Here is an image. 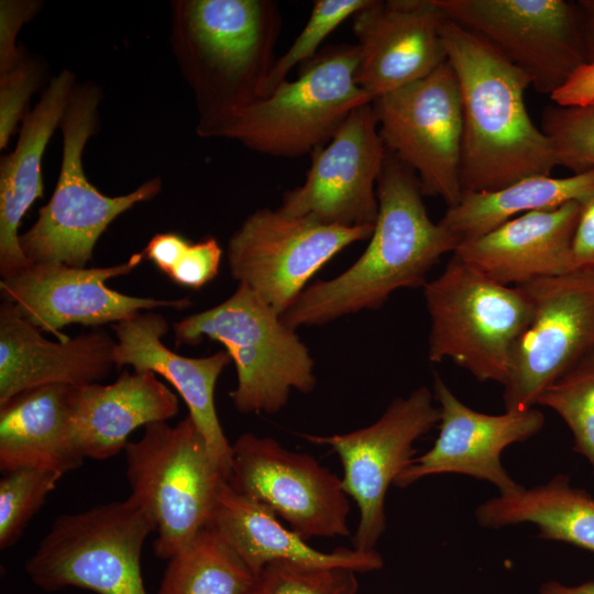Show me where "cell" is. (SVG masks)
<instances>
[{"instance_id": "83f0119b", "label": "cell", "mask_w": 594, "mask_h": 594, "mask_svg": "<svg viewBox=\"0 0 594 594\" xmlns=\"http://www.w3.org/2000/svg\"><path fill=\"white\" fill-rule=\"evenodd\" d=\"M593 196L594 168L560 178L530 176L497 190L463 193L457 205L447 208L440 222L462 243L521 215L570 201L583 205Z\"/></svg>"}, {"instance_id": "e575fe53", "label": "cell", "mask_w": 594, "mask_h": 594, "mask_svg": "<svg viewBox=\"0 0 594 594\" xmlns=\"http://www.w3.org/2000/svg\"><path fill=\"white\" fill-rule=\"evenodd\" d=\"M356 571L342 566L276 561L258 579L265 594H358Z\"/></svg>"}, {"instance_id": "f1b7e54d", "label": "cell", "mask_w": 594, "mask_h": 594, "mask_svg": "<svg viewBox=\"0 0 594 594\" xmlns=\"http://www.w3.org/2000/svg\"><path fill=\"white\" fill-rule=\"evenodd\" d=\"M257 581L235 551L207 526L168 559L158 594H246Z\"/></svg>"}, {"instance_id": "f35d334b", "label": "cell", "mask_w": 594, "mask_h": 594, "mask_svg": "<svg viewBox=\"0 0 594 594\" xmlns=\"http://www.w3.org/2000/svg\"><path fill=\"white\" fill-rule=\"evenodd\" d=\"M573 261L576 270L594 268V196L581 207L573 239Z\"/></svg>"}, {"instance_id": "30bf717a", "label": "cell", "mask_w": 594, "mask_h": 594, "mask_svg": "<svg viewBox=\"0 0 594 594\" xmlns=\"http://www.w3.org/2000/svg\"><path fill=\"white\" fill-rule=\"evenodd\" d=\"M378 133L388 153L417 176L422 195L448 207L462 195V103L451 65L372 101Z\"/></svg>"}, {"instance_id": "ba28073f", "label": "cell", "mask_w": 594, "mask_h": 594, "mask_svg": "<svg viewBox=\"0 0 594 594\" xmlns=\"http://www.w3.org/2000/svg\"><path fill=\"white\" fill-rule=\"evenodd\" d=\"M101 91L94 82L77 84L59 128L63 155L58 179L48 202L33 226L20 235V245L33 263L85 267L109 224L135 205L153 199L162 189L158 177L133 191L107 196L86 177L82 152L95 133Z\"/></svg>"}, {"instance_id": "9c48e42d", "label": "cell", "mask_w": 594, "mask_h": 594, "mask_svg": "<svg viewBox=\"0 0 594 594\" xmlns=\"http://www.w3.org/2000/svg\"><path fill=\"white\" fill-rule=\"evenodd\" d=\"M151 516L130 496L58 516L25 561L44 591L79 587L98 594H147L141 574Z\"/></svg>"}, {"instance_id": "d6986e66", "label": "cell", "mask_w": 594, "mask_h": 594, "mask_svg": "<svg viewBox=\"0 0 594 594\" xmlns=\"http://www.w3.org/2000/svg\"><path fill=\"white\" fill-rule=\"evenodd\" d=\"M352 18L355 81L373 99L447 62L440 32L444 15L435 0H370Z\"/></svg>"}, {"instance_id": "4fadbf2b", "label": "cell", "mask_w": 594, "mask_h": 594, "mask_svg": "<svg viewBox=\"0 0 594 594\" xmlns=\"http://www.w3.org/2000/svg\"><path fill=\"white\" fill-rule=\"evenodd\" d=\"M373 230L258 209L229 240L230 273L283 316L321 267L351 244L370 239Z\"/></svg>"}, {"instance_id": "277c9868", "label": "cell", "mask_w": 594, "mask_h": 594, "mask_svg": "<svg viewBox=\"0 0 594 594\" xmlns=\"http://www.w3.org/2000/svg\"><path fill=\"white\" fill-rule=\"evenodd\" d=\"M177 344L205 338L221 343L234 362L238 385L230 392L242 414L279 411L293 389L310 393L315 362L295 329L256 293L239 284L224 301L173 323Z\"/></svg>"}, {"instance_id": "52a82bcc", "label": "cell", "mask_w": 594, "mask_h": 594, "mask_svg": "<svg viewBox=\"0 0 594 594\" xmlns=\"http://www.w3.org/2000/svg\"><path fill=\"white\" fill-rule=\"evenodd\" d=\"M124 452L130 497L155 524L154 553L168 560L208 526L228 479L189 415L145 426Z\"/></svg>"}, {"instance_id": "6da1fadb", "label": "cell", "mask_w": 594, "mask_h": 594, "mask_svg": "<svg viewBox=\"0 0 594 594\" xmlns=\"http://www.w3.org/2000/svg\"><path fill=\"white\" fill-rule=\"evenodd\" d=\"M378 213L362 255L340 275L307 286L282 316L293 329L323 326L382 307L403 288L424 287L460 240L426 210L416 174L387 152L377 180Z\"/></svg>"}, {"instance_id": "4dcf8cb0", "label": "cell", "mask_w": 594, "mask_h": 594, "mask_svg": "<svg viewBox=\"0 0 594 594\" xmlns=\"http://www.w3.org/2000/svg\"><path fill=\"white\" fill-rule=\"evenodd\" d=\"M536 405L564 420L574 439L573 450L586 458L594 474V360L544 388Z\"/></svg>"}, {"instance_id": "d590c367", "label": "cell", "mask_w": 594, "mask_h": 594, "mask_svg": "<svg viewBox=\"0 0 594 594\" xmlns=\"http://www.w3.org/2000/svg\"><path fill=\"white\" fill-rule=\"evenodd\" d=\"M37 58L23 57L9 70L0 74V148L7 147L18 122L25 117L28 102L42 80Z\"/></svg>"}, {"instance_id": "d6a6232c", "label": "cell", "mask_w": 594, "mask_h": 594, "mask_svg": "<svg viewBox=\"0 0 594 594\" xmlns=\"http://www.w3.org/2000/svg\"><path fill=\"white\" fill-rule=\"evenodd\" d=\"M540 129L550 139L559 165L573 174L594 168V102L549 105L542 111Z\"/></svg>"}, {"instance_id": "8fae6325", "label": "cell", "mask_w": 594, "mask_h": 594, "mask_svg": "<svg viewBox=\"0 0 594 594\" xmlns=\"http://www.w3.org/2000/svg\"><path fill=\"white\" fill-rule=\"evenodd\" d=\"M444 16L477 34L549 97L586 64L580 6L566 0H435Z\"/></svg>"}, {"instance_id": "74e56055", "label": "cell", "mask_w": 594, "mask_h": 594, "mask_svg": "<svg viewBox=\"0 0 594 594\" xmlns=\"http://www.w3.org/2000/svg\"><path fill=\"white\" fill-rule=\"evenodd\" d=\"M550 99L561 107L594 102V63H586L579 67L565 84L550 96Z\"/></svg>"}, {"instance_id": "d4e9b609", "label": "cell", "mask_w": 594, "mask_h": 594, "mask_svg": "<svg viewBox=\"0 0 594 594\" xmlns=\"http://www.w3.org/2000/svg\"><path fill=\"white\" fill-rule=\"evenodd\" d=\"M69 385H45L0 405V470L38 468L63 475L86 459L73 427Z\"/></svg>"}, {"instance_id": "e0dca14e", "label": "cell", "mask_w": 594, "mask_h": 594, "mask_svg": "<svg viewBox=\"0 0 594 594\" xmlns=\"http://www.w3.org/2000/svg\"><path fill=\"white\" fill-rule=\"evenodd\" d=\"M143 257L139 252L123 263L89 268L32 263L14 275L1 278V298L31 324L53 333L57 340L68 338L61 330L72 323L97 327L155 308H188L191 305L188 298L136 297L106 285L109 278L131 273Z\"/></svg>"}, {"instance_id": "7c38bea8", "label": "cell", "mask_w": 594, "mask_h": 594, "mask_svg": "<svg viewBox=\"0 0 594 594\" xmlns=\"http://www.w3.org/2000/svg\"><path fill=\"white\" fill-rule=\"evenodd\" d=\"M532 316L504 385L506 411L536 406L544 388L594 360V268L521 285Z\"/></svg>"}, {"instance_id": "2e32d148", "label": "cell", "mask_w": 594, "mask_h": 594, "mask_svg": "<svg viewBox=\"0 0 594 594\" xmlns=\"http://www.w3.org/2000/svg\"><path fill=\"white\" fill-rule=\"evenodd\" d=\"M386 154L372 102L354 109L333 138L310 154L305 182L285 191L278 209L331 226H374Z\"/></svg>"}, {"instance_id": "b9f144b4", "label": "cell", "mask_w": 594, "mask_h": 594, "mask_svg": "<svg viewBox=\"0 0 594 594\" xmlns=\"http://www.w3.org/2000/svg\"><path fill=\"white\" fill-rule=\"evenodd\" d=\"M246 594H265L264 587H263L260 579H258L257 583L255 584V586L250 592H248Z\"/></svg>"}, {"instance_id": "ac0fdd59", "label": "cell", "mask_w": 594, "mask_h": 594, "mask_svg": "<svg viewBox=\"0 0 594 594\" xmlns=\"http://www.w3.org/2000/svg\"><path fill=\"white\" fill-rule=\"evenodd\" d=\"M433 397L440 409L438 438L429 451L413 458L394 484L405 487L425 476L457 473L486 480L501 494L520 490L503 468L501 454L509 444L538 433L543 414L535 407L501 415L480 413L463 404L437 373Z\"/></svg>"}, {"instance_id": "ab89813d", "label": "cell", "mask_w": 594, "mask_h": 594, "mask_svg": "<svg viewBox=\"0 0 594 594\" xmlns=\"http://www.w3.org/2000/svg\"><path fill=\"white\" fill-rule=\"evenodd\" d=\"M583 22V34L587 63H594V0L578 1Z\"/></svg>"}, {"instance_id": "603a6c76", "label": "cell", "mask_w": 594, "mask_h": 594, "mask_svg": "<svg viewBox=\"0 0 594 594\" xmlns=\"http://www.w3.org/2000/svg\"><path fill=\"white\" fill-rule=\"evenodd\" d=\"M76 75L63 69L54 76L40 101L28 111L14 150L0 162V274L9 277L31 262L20 245L19 226L38 198L43 197L42 158L55 129L61 124Z\"/></svg>"}, {"instance_id": "7402d4cb", "label": "cell", "mask_w": 594, "mask_h": 594, "mask_svg": "<svg viewBox=\"0 0 594 594\" xmlns=\"http://www.w3.org/2000/svg\"><path fill=\"white\" fill-rule=\"evenodd\" d=\"M117 342L95 331L52 342L8 302L0 306V405L45 385L99 383L114 365Z\"/></svg>"}, {"instance_id": "8992f818", "label": "cell", "mask_w": 594, "mask_h": 594, "mask_svg": "<svg viewBox=\"0 0 594 594\" xmlns=\"http://www.w3.org/2000/svg\"><path fill=\"white\" fill-rule=\"evenodd\" d=\"M355 44L328 47L305 63L295 80L242 108L209 138L234 140L255 152L300 157L326 145L346 117L373 98L355 81Z\"/></svg>"}, {"instance_id": "44dd1931", "label": "cell", "mask_w": 594, "mask_h": 594, "mask_svg": "<svg viewBox=\"0 0 594 594\" xmlns=\"http://www.w3.org/2000/svg\"><path fill=\"white\" fill-rule=\"evenodd\" d=\"M582 205L516 217L486 234L459 244L454 255L493 280L521 286L575 271L573 239Z\"/></svg>"}, {"instance_id": "3957f363", "label": "cell", "mask_w": 594, "mask_h": 594, "mask_svg": "<svg viewBox=\"0 0 594 594\" xmlns=\"http://www.w3.org/2000/svg\"><path fill=\"white\" fill-rule=\"evenodd\" d=\"M170 44L198 112L196 131H212L263 98L280 32L278 6L268 0H176Z\"/></svg>"}, {"instance_id": "f546056e", "label": "cell", "mask_w": 594, "mask_h": 594, "mask_svg": "<svg viewBox=\"0 0 594 594\" xmlns=\"http://www.w3.org/2000/svg\"><path fill=\"white\" fill-rule=\"evenodd\" d=\"M142 254L175 284L199 289L218 275L222 249L211 237L193 243L165 232L153 235Z\"/></svg>"}, {"instance_id": "836d02e7", "label": "cell", "mask_w": 594, "mask_h": 594, "mask_svg": "<svg viewBox=\"0 0 594 594\" xmlns=\"http://www.w3.org/2000/svg\"><path fill=\"white\" fill-rule=\"evenodd\" d=\"M369 2L370 0L315 1L306 25L289 48L275 61L267 77L263 97L287 80V75L295 66L304 65L314 58L328 35Z\"/></svg>"}, {"instance_id": "5bb4252c", "label": "cell", "mask_w": 594, "mask_h": 594, "mask_svg": "<svg viewBox=\"0 0 594 594\" xmlns=\"http://www.w3.org/2000/svg\"><path fill=\"white\" fill-rule=\"evenodd\" d=\"M231 447L228 484L235 493L270 508L304 540L350 535L342 481L314 457L251 432Z\"/></svg>"}, {"instance_id": "484cf974", "label": "cell", "mask_w": 594, "mask_h": 594, "mask_svg": "<svg viewBox=\"0 0 594 594\" xmlns=\"http://www.w3.org/2000/svg\"><path fill=\"white\" fill-rule=\"evenodd\" d=\"M208 526L257 578L265 566L276 561L342 566L362 573L383 566V559L375 550L340 548L321 552L314 549L296 532L283 527L270 508L235 493L228 483L219 494Z\"/></svg>"}, {"instance_id": "5b68a950", "label": "cell", "mask_w": 594, "mask_h": 594, "mask_svg": "<svg viewBox=\"0 0 594 594\" xmlns=\"http://www.w3.org/2000/svg\"><path fill=\"white\" fill-rule=\"evenodd\" d=\"M422 289L430 318L429 360H451L480 382L504 386L532 316L525 288L499 284L453 254Z\"/></svg>"}, {"instance_id": "7a4b0ae2", "label": "cell", "mask_w": 594, "mask_h": 594, "mask_svg": "<svg viewBox=\"0 0 594 594\" xmlns=\"http://www.w3.org/2000/svg\"><path fill=\"white\" fill-rule=\"evenodd\" d=\"M440 32L461 96L463 193L492 191L526 177L551 175L559 163L550 139L526 108L528 75L447 16Z\"/></svg>"}, {"instance_id": "9a60e30c", "label": "cell", "mask_w": 594, "mask_h": 594, "mask_svg": "<svg viewBox=\"0 0 594 594\" xmlns=\"http://www.w3.org/2000/svg\"><path fill=\"white\" fill-rule=\"evenodd\" d=\"M433 393L418 387L394 399L372 425L333 436L304 437L330 446L343 464L342 487L359 506L354 549L373 551L385 530V496L414 458V443L440 421Z\"/></svg>"}, {"instance_id": "1f68e13d", "label": "cell", "mask_w": 594, "mask_h": 594, "mask_svg": "<svg viewBox=\"0 0 594 594\" xmlns=\"http://www.w3.org/2000/svg\"><path fill=\"white\" fill-rule=\"evenodd\" d=\"M62 476L56 471L38 468L3 473L0 480V549L16 543Z\"/></svg>"}, {"instance_id": "ffe728a7", "label": "cell", "mask_w": 594, "mask_h": 594, "mask_svg": "<svg viewBox=\"0 0 594 594\" xmlns=\"http://www.w3.org/2000/svg\"><path fill=\"white\" fill-rule=\"evenodd\" d=\"M112 329L118 340L113 354L116 367L130 365L134 372H152L172 384L187 405L188 415L215 462L229 480L232 447L215 406L217 381L232 361L229 353L224 350L201 358L177 354L161 340L168 331L167 320L151 310L112 323Z\"/></svg>"}, {"instance_id": "cb8c5ba5", "label": "cell", "mask_w": 594, "mask_h": 594, "mask_svg": "<svg viewBox=\"0 0 594 594\" xmlns=\"http://www.w3.org/2000/svg\"><path fill=\"white\" fill-rule=\"evenodd\" d=\"M179 409L178 398L152 372L123 371L111 384L74 386L72 419L85 458L106 460L128 444L139 427L167 421Z\"/></svg>"}, {"instance_id": "4316f807", "label": "cell", "mask_w": 594, "mask_h": 594, "mask_svg": "<svg viewBox=\"0 0 594 594\" xmlns=\"http://www.w3.org/2000/svg\"><path fill=\"white\" fill-rule=\"evenodd\" d=\"M475 516L482 527L494 529L530 522L539 528L543 539L594 553V497L573 487L565 474L531 488L492 497L477 507Z\"/></svg>"}, {"instance_id": "60d3db41", "label": "cell", "mask_w": 594, "mask_h": 594, "mask_svg": "<svg viewBox=\"0 0 594 594\" xmlns=\"http://www.w3.org/2000/svg\"><path fill=\"white\" fill-rule=\"evenodd\" d=\"M540 594H594V581L579 585H565L558 581L544 582L539 590Z\"/></svg>"}, {"instance_id": "8d00e7d4", "label": "cell", "mask_w": 594, "mask_h": 594, "mask_svg": "<svg viewBox=\"0 0 594 594\" xmlns=\"http://www.w3.org/2000/svg\"><path fill=\"white\" fill-rule=\"evenodd\" d=\"M42 7L41 1H0V74L13 67L24 55L16 46V36L22 26L30 22Z\"/></svg>"}]
</instances>
